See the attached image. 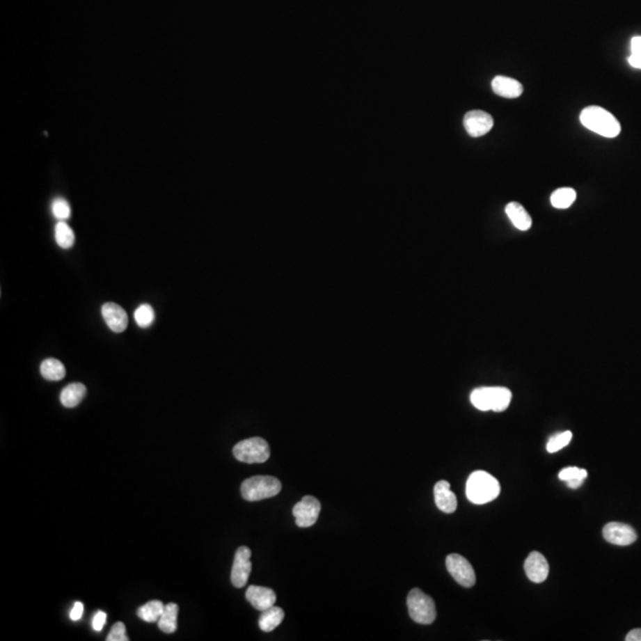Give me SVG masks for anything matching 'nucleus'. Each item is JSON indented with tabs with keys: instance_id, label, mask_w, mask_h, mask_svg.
Here are the masks:
<instances>
[{
	"instance_id": "obj_1",
	"label": "nucleus",
	"mask_w": 641,
	"mask_h": 641,
	"mask_svg": "<svg viewBox=\"0 0 641 641\" xmlns=\"http://www.w3.org/2000/svg\"><path fill=\"white\" fill-rule=\"evenodd\" d=\"M468 500L475 505H484L496 500L500 494V484L494 476L484 470H476L468 477L466 486Z\"/></svg>"
},
{
	"instance_id": "obj_2",
	"label": "nucleus",
	"mask_w": 641,
	"mask_h": 641,
	"mask_svg": "<svg viewBox=\"0 0 641 641\" xmlns=\"http://www.w3.org/2000/svg\"><path fill=\"white\" fill-rule=\"evenodd\" d=\"M582 125L602 137L615 138L622 132V125L613 114L599 106L585 107L580 116Z\"/></svg>"
},
{
	"instance_id": "obj_3",
	"label": "nucleus",
	"mask_w": 641,
	"mask_h": 641,
	"mask_svg": "<svg viewBox=\"0 0 641 641\" xmlns=\"http://www.w3.org/2000/svg\"><path fill=\"white\" fill-rule=\"evenodd\" d=\"M511 400L512 392L506 388H476L470 395V402L480 411H505Z\"/></svg>"
},
{
	"instance_id": "obj_4",
	"label": "nucleus",
	"mask_w": 641,
	"mask_h": 641,
	"mask_svg": "<svg viewBox=\"0 0 641 641\" xmlns=\"http://www.w3.org/2000/svg\"><path fill=\"white\" fill-rule=\"evenodd\" d=\"M282 491V482L274 476L250 477L242 484V496L247 501H259L276 496Z\"/></svg>"
},
{
	"instance_id": "obj_5",
	"label": "nucleus",
	"mask_w": 641,
	"mask_h": 641,
	"mask_svg": "<svg viewBox=\"0 0 641 641\" xmlns=\"http://www.w3.org/2000/svg\"><path fill=\"white\" fill-rule=\"evenodd\" d=\"M270 445L262 437H252L235 444L233 455L244 464H264L270 459Z\"/></svg>"
},
{
	"instance_id": "obj_6",
	"label": "nucleus",
	"mask_w": 641,
	"mask_h": 641,
	"mask_svg": "<svg viewBox=\"0 0 641 641\" xmlns=\"http://www.w3.org/2000/svg\"><path fill=\"white\" fill-rule=\"evenodd\" d=\"M408 608L410 617L417 624L430 625L436 620L435 602L420 589H412L409 593Z\"/></svg>"
},
{
	"instance_id": "obj_7",
	"label": "nucleus",
	"mask_w": 641,
	"mask_h": 641,
	"mask_svg": "<svg viewBox=\"0 0 641 641\" xmlns=\"http://www.w3.org/2000/svg\"><path fill=\"white\" fill-rule=\"evenodd\" d=\"M448 571L459 585L464 588H472L476 583V575L472 564L461 555L452 553L447 557Z\"/></svg>"
},
{
	"instance_id": "obj_8",
	"label": "nucleus",
	"mask_w": 641,
	"mask_h": 641,
	"mask_svg": "<svg viewBox=\"0 0 641 641\" xmlns=\"http://www.w3.org/2000/svg\"><path fill=\"white\" fill-rule=\"evenodd\" d=\"M321 502L315 496H307L294 505L292 513L299 528H310L319 519Z\"/></svg>"
},
{
	"instance_id": "obj_9",
	"label": "nucleus",
	"mask_w": 641,
	"mask_h": 641,
	"mask_svg": "<svg viewBox=\"0 0 641 641\" xmlns=\"http://www.w3.org/2000/svg\"><path fill=\"white\" fill-rule=\"evenodd\" d=\"M251 555L252 553L247 546H240L235 553L232 573H230V581L235 588L245 587L248 581L251 570H252Z\"/></svg>"
},
{
	"instance_id": "obj_10",
	"label": "nucleus",
	"mask_w": 641,
	"mask_h": 641,
	"mask_svg": "<svg viewBox=\"0 0 641 641\" xmlns=\"http://www.w3.org/2000/svg\"><path fill=\"white\" fill-rule=\"evenodd\" d=\"M464 126L470 137H482L493 129L494 119L487 112L474 109L464 116Z\"/></svg>"
},
{
	"instance_id": "obj_11",
	"label": "nucleus",
	"mask_w": 641,
	"mask_h": 641,
	"mask_svg": "<svg viewBox=\"0 0 641 641\" xmlns=\"http://www.w3.org/2000/svg\"><path fill=\"white\" fill-rule=\"evenodd\" d=\"M603 538L610 544L627 546L637 541L638 535L631 525L622 523H608L603 528Z\"/></svg>"
},
{
	"instance_id": "obj_12",
	"label": "nucleus",
	"mask_w": 641,
	"mask_h": 641,
	"mask_svg": "<svg viewBox=\"0 0 641 641\" xmlns=\"http://www.w3.org/2000/svg\"><path fill=\"white\" fill-rule=\"evenodd\" d=\"M525 573L528 580L535 582V583H541L544 582L548 576V561L541 553H533L528 555L524 564Z\"/></svg>"
},
{
	"instance_id": "obj_13",
	"label": "nucleus",
	"mask_w": 641,
	"mask_h": 641,
	"mask_svg": "<svg viewBox=\"0 0 641 641\" xmlns=\"http://www.w3.org/2000/svg\"><path fill=\"white\" fill-rule=\"evenodd\" d=\"M102 317L105 319L106 324L114 333H122L127 328L129 319L126 311L116 303L109 302L102 306L101 309Z\"/></svg>"
},
{
	"instance_id": "obj_14",
	"label": "nucleus",
	"mask_w": 641,
	"mask_h": 641,
	"mask_svg": "<svg viewBox=\"0 0 641 641\" xmlns=\"http://www.w3.org/2000/svg\"><path fill=\"white\" fill-rule=\"evenodd\" d=\"M436 506L443 513H454L457 508V499L450 489L448 481H438L434 488Z\"/></svg>"
},
{
	"instance_id": "obj_15",
	"label": "nucleus",
	"mask_w": 641,
	"mask_h": 641,
	"mask_svg": "<svg viewBox=\"0 0 641 641\" xmlns=\"http://www.w3.org/2000/svg\"><path fill=\"white\" fill-rule=\"evenodd\" d=\"M246 600L258 610H265L276 603V593L267 587L251 585L247 589Z\"/></svg>"
},
{
	"instance_id": "obj_16",
	"label": "nucleus",
	"mask_w": 641,
	"mask_h": 641,
	"mask_svg": "<svg viewBox=\"0 0 641 641\" xmlns=\"http://www.w3.org/2000/svg\"><path fill=\"white\" fill-rule=\"evenodd\" d=\"M493 92L499 97L516 99L523 94V85L519 81L506 77H496L492 81Z\"/></svg>"
},
{
	"instance_id": "obj_17",
	"label": "nucleus",
	"mask_w": 641,
	"mask_h": 641,
	"mask_svg": "<svg viewBox=\"0 0 641 641\" xmlns=\"http://www.w3.org/2000/svg\"><path fill=\"white\" fill-rule=\"evenodd\" d=\"M506 214L513 225L521 230H528L532 226V219L518 202H511L506 206Z\"/></svg>"
},
{
	"instance_id": "obj_18",
	"label": "nucleus",
	"mask_w": 641,
	"mask_h": 641,
	"mask_svg": "<svg viewBox=\"0 0 641 641\" xmlns=\"http://www.w3.org/2000/svg\"><path fill=\"white\" fill-rule=\"evenodd\" d=\"M86 393H87V388L84 383H70L61 392V403L65 408H75L84 400Z\"/></svg>"
},
{
	"instance_id": "obj_19",
	"label": "nucleus",
	"mask_w": 641,
	"mask_h": 641,
	"mask_svg": "<svg viewBox=\"0 0 641 641\" xmlns=\"http://www.w3.org/2000/svg\"><path fill=\"white\" fill-rule=\"evenodd\" d=\"M284 620V610L279 607L272 606L270 608L262 610L259 617V627L264 632H272L277 628Z\"/></svg>"
},
{
	"instance_id": "obj_20",
	"label": "nucleus",
	"mask_w": 641,
	"mask_h": 641,
	"mask_svg": "<svg viewBox=\"0 0 641 641\" xmlns=\"http://www.w3.org/2000/svg\"><path fill=\"white\" fill-rule=\"evenodd\" d=\"M178 606L176 603H168L164 607V612L158 620V627L161 632L166 634L174 633L177 629Z\"/></svg>"
},
{
	"instance_id": "obj_21",
	"label": "nucleus",
	"mask_w": 641,
	"mask_h": 641,
	"mask_svg": "<svg viewBox=\"0 0 641 641\" xmlns=\"http://www.w3.org/2000/svg\"><path fill=\"white\" fill-rule=\"evenodd\" d=\"M40 374L49 381H58L65 377V365L57 359H47L40 363Z\"/></svg>"
},
{
	"instance_id": "obj_22",
	"label": "nucleus",
	"mask_w": 641,
	"mask_h": 641,
	"mask_svg": "<svg viewBox=\"0 0 641 641\" xmlns=\"http://www.w3.org/2000/svg\"><path fill=\"white\" fill-rule=\"evenodd\" d=\"M164 607L166 606L163 602L159 601V600H154V601L148 602L146 605L139 607L137 610V615L144 622H156L159 620V617H161V614L164 612Z\"/></svg>"
},
{
	"instance_id": "obj_23",
	"label": "nucleus",
	"mask_w": 641,
	"mask_h": 641,
	"mask_svg": "<svg viewBox=\"0 0 641 641\" xmlns=\"http://www.w3.org/2000/svg\"><path fill=\"white\" fill-rule=\"evenodd\" d=\"M576 200V191L573 188H561L551 195V205L558 209H567Z\"/></svg>"
},
{
	"instance_id": "obj_24",
	"label": "nucleus",
	"mask_w": 641,
	"mask_h": 641,
	"mask_svg": "<svg viewBox=\"0 0 641 641\" xmlns=\"http://www.w3.org/2000/svg\"><path fill=\"white\" fill-rule=\"evenodd\" d=\"M55 239H56L58 246L65 248V250H68L74 245L75 235H74L73 230L69 227L67 222L60 221L57 223L56 228H55Z\"/></svg>"
},
{
	"instance_id": "obj_25",
	"label": "nucleus",
	"mask_w": 641,
	"mask_h": 641,
	"mask_svg": "<svg viewBox=\"0 0 641 641\" xmlns=\"http://www.w3.org/2000/svg\"><path fill=\"white\" fill-rule=\"evenodd\" d=\"M134 319L141 328H149L155 321L154 308L150 304H141L134 312Z\"/></svg>"
},
{
	"instance_id": "obj_26",
	"label": "nucleus",
	"mask_w": 641,
	"mask_h": 641,
	"mask_svg": "<svg viewBox=\"0 0 641 641\" xmlns=\"http://www.w3.org/2000/svg\"><path fill=\"white\" fill-rule=\"evenodd\" d=\"M571 438H573V432H564L562 434H557L556 436H553L550 438V441L548 442V445H546V450L548 452H556L558 450H561L563 448L567 447L570 442H571Z\"/></svg>"
},
{
	"instance_id": "obj_27",
	"label": "nucleus",
	"mask_w": 641,
	"mask_h": 641,
	"mask_svg": "<svg viewBox=\"0 0 641 641\" xmlns=\"http://www.w3.org/2000/svg\"><path fill=\"white\" fill-rule=\"evenodd\" d=\"M52 209H53L54 216L58 219L60 221H65L67 219L70 218V214H72L70 206H69L68 202L65 201V198H56L53 202Z\"/></svg>"
},
{
	"instance_id": "obj_28",
	"label": "nucleus",
	"mask_w": 641,
	"mask_h": 641,
	"mask_svg": "<svg viewBox=\"0 0 641 641\" xmlns=\"http://www.w3.org/2000/svg\"><path fill=\"white\" fill-rule=\"evenodd\" d=\"M631 56L628 57L629 65L633 68L641 69V36H635L631 42Z\"/></svg>"
},
{
	"instance_id": "obj_29",
	"label": "nucleus",
	"mask_w": 641,
	"mask_h": 641,
	"mask_svg": "<svg viewBox=\"0 0 641 641\" xmlns=\"http://www.w3.org/2000/svg\"><path fill=\"white\" fill-rule=\"evenodd\" d=\"M588 476V472L585 469H581V468L577 467H569L562 469L560 474H558V477L561 479L562 481L571 480V479H575V477H582V479H587Z\"/></svg>"
},
{
	"instance_id": "obj_30",
	"label": "nucleus",
	"mask_w": 641,
	"mask_h": 641,
	"mask_svg": "<svg viewBox=\"0 0 641 641\" xmlns=\"http://www.w3.org/2000/svg\"><path fill=\"white\" fill-rule=\"evenodd\" d=\"M129 637L126 635V627L122 622L114 624L113 627L109 632L107 641H129Z\"/></svg>"
},
{
	"instance_id": "obj_31",
	"label": "nucleus",
	"mask_w": 641,
	"mask_h": 641,
	"mask_svg": "<svg viewBox=\"0 0 641 641\" xmlns=\"http://www.w3.org/2000/svg\"><path fill=\"white\" fill-rule=\"evenodd\" d=\"M106 620H107V615H106L105 612H101V610L100 612H97V613L94 615L93 622H92L94 631L100 632L101 629L104 628V626H105Z\"/></svg>"
},
{
	"instance_id": "obj_32",
	"label": "nucleus",
	"mask_w": 641,
	"mask_h": 641,
	"mask_svg": "<svg viewBox=\"0 0 641 641\" xmlns=\"http://www.w3.org/2000/svg\"><path fill=\"white\" fill-rule=\"evenodd\" d=\"M82 614H84V603L80 601L75 602L73 609H72V612H70V619H72L73 622H77V620H80L81 617H82Z\"/></svg>"
},
{
	"instance_id": "obj_33",
	"label": "nucleus",
	"mask_w": 641,
	"mask_h": 641,
	"mask_svg": "<svg viewBox=\"0 0 641 641\" xmlns=\"http://www.w3.org/2000/svg\"><path fill=\"white\" fill-rule=\"evenodd\" d=\"M626 641H641V628L632 629L626 635Z\"/></svg>"
},
{
	"instance_id": "obj_34",
	"label": "nucleus",
	"mask_w": 641,
	"mask_h": 641,
	"mask_svg": "<svg viewBox=\"0 0 641 641\" xmlns=\"http://www.w3.org/2000/svg\"><path fill=\"white\" fill-rule=\"evenodd\" d=\"M583 480H585V479H582V477H575V479H571V480L567 481V484H568L569 488L576 489V488H578L580 486H581Z\"/></svg>"
}]
</instances>
